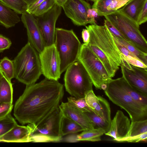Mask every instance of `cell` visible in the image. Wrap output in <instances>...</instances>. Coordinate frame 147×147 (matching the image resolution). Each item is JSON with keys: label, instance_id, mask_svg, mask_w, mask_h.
<instances>
[{"label": "cell", "instance_id": "ba28073f", "mask_svg": "<svg viewBox=\"0 0 147 147\" xmlns=\"http://www.w3.org/2000/svg\"><path fill=\"white\" fill-rule=\"evenodd\" d=\"M78 60L84 66L96 88L105 90L112 78L102 62L87 45L82 44Z\"/></svg>", "mask_w": 147, "mask_h": 147}, {"label": "cell", "instance_id": "d4e9b609", "mask_svg": "<svg viewBox=\"0 0 147 147\" xmlns=\"http://www.w3.org/2000/svg\"><path fill=\"white\" fill-rule=\"evenodd\" d=\"M84 130V129L79 125L62 116L61 123V131L62 136L67 134L78 133Z\"/></svg>", "mask_w": 147, "mask_h": 147}, {"label": "cell", "instance_id": "d6986e66", "mask_svg": "<svg viewBox=\"0 0 147 147\" xmlns=\"http://www.w3.org/2000/svg\"><path fill=\"white\" fill-rule=\"evenodd\" d=\"M130 0H100L94 2L92 7L98 10V16L109 14L123 7Z\"/></svg>", "mask_w": 147, "mask_h": 147}, {"label": "cell", "instance_id": "484cf974", "mask_svg": "<svg viewBox=\"0 0 147 147\" xmlns=\"http://www.w3.org/2000/svg\"><path fill=\"white\" fill-rule=\"evenodd\" d=\"M147 133V119L131 122L127 137H131Z\"/></svg>", "mask_w": 147, "mask_h": 147}, {"label": "cell", "instance_id": "9c48e42d", "mask_svg": "<svg viewBox=\"0 0 147 147\" xmlns=\"http://www.w3.org/2000/svg\"><path fill=\"white\" fill-rule=\"evenodd\" d=\"M62 115L59 107L36 125L32 124L30 142L57 141L62 137L61 123Z\"/></svg>", "mask_w": 147, "mask_h": 147}, {"label": "cell", "instance_id": "7402d4cb", "mask_svg": "<svg viewBox=\"0 0 147 147\" xmlns=\"http://www.w3.org/2000/svg\"><path fill=\"white\" fill-rule=\"evenodd\" d=\"M121 86L136 101L147 109V96L132 87L123 77L116 79Z\"/></svg>", "mask_w": 147, "mask_h": 147}, {"label": "cell", "instance_id": "8fae6325", "mask_svg": "<svg viewBox=\"0 0 147 147\" xmlns=\"http://www.w3.org/2000/svg\"><path fill=\"white\" fill-rule=\"evenodd\" d=\"M122 76L133 88L147 96V70L129 64L121 55Z\"/></svg>", "mask_w": 147, "mask_h": 147}, {"label": "cell", "instance_id": "4316f807", "mask_svg": "<svg viewBox=\"0 0 147 147\" xmlns=\"http://www.w3.org/2000/svg\"><path fill=\"white\" fill-rule=\"evenodd\" d=\"M0 68L4 76L9 81L15 78V72L13 61L6 57L0 60Z\"/></svg>", "mask_w": 147, "mask_h": 147}, {"label": "cell", "instance_id": "6da1fadb", "mask_svg": "<svg viewBox=\"0 0 147 147\" xmlns=\"http://www.w3.org/2000/svg\"><path fill=\"white\" fill-rule=\"evenodd\" d=\"M64 94L63 85L48 79L26 86L16 102L13 115L22 125H36L58 107Z\"/></svg>", "mask_w": 147, "mask_h": 147}, {"label": "cell", "instance_id": "8992f818", "mask_svg": "<svg viewBox=\"0 0 147 147\" xmlns=\"http://www.w3.org/2000/svg\"><path fill=\"white\" fill-rule=\"evenodd\" d=\"M66 91L77 98H84L92 90L91 79L82 63L79 60L69 65L66 70L64 77Z\"/></svg>", "mask_w": 147, "mask_h": 147}, {"label": "cell", "instance_id": "7c38bea8", "mask_svg": "<svg viewBox=\"0 0 147 147\" xmlns=\"http://www.w3.org/2000/svg\"><path fill=\"white\" fill-rule=\"evenodd\" d=\"M62 8L55 4L47 12L36 17L46 47L55 43L56 23L61 14Z\"/></svg>", "mask_w": 147, "mask_h": 147}, {"label": "cell", "instance_id": "60d3db41", "mask_svg": "<svg viewBox=\"0 0 147 147\" xmlns=\"http://www.w3.org/2000/svg\"><path fill=\"white\" fill-rule=\"evenodd\" d=\"M82 36L84 43L87 45L89 41L90 34L88 30L87 29H84L82 30Z\"/></svg>", "mask_w": 147, "mask_h": 147}, {"label": "cell", "instance_id": "3957f363", "mask_svg": "<svg viewBox=\"0 0 147 147\" xmlns=\"http://www.w3.org/2000/svg\"><path fill=\"white\" fill-rule=\"evenodd\" d=\"M15 78L26 86L35 83L42 74L39 53L28 42L14 58Z\"/></svg>", "mask_w": 147, "mask_h": 147}, {"label": "cell", "instance_id": "4fadbf2b", "mask_svg": "<svg viewBox=\"0 0 147 147\" xmlns=\"http://www.w3.org/2000/svg\"><path fill=\"white\" fill-rule=\"evenodd\" d=\"M91 7L90 4L84 0H67L62 7L66 16L74 24L79 26L88 24L87 12Z\"/></svg>", "mask_w": 147, "mask_h": 147}, {"label": "cell", "instance_id": "f1b7e54d", "mask_svg": "<svg viewBox=\"0 0 147 147\" xmlns=\"http://www.w3.org/2000/svg\"><path fill=\"white\" fill-rule=\"evenodd\" d=\"M116 37L139 60L146 65H147V53L140 51L128 41L123 39L119 38Z\"/></svg>", "mask_w": 147, "mask_h": 147}, {"label": "cell", "instance_id": "5b68a950", "mask_svg": "<svg viewBox=\"0 0 147 147\" xmlns=\"http://www.w3.org/2000/svg\"><path fill=\"white\" fill-rule=\"evenodd\" d=\"M104 92L113 103L127 112L131 122L147 119V109L134 100L121 86L116 79H112L109 81Z\"/></svg>", "mask_w": 147, "mask_h": 147}, {"label": "cell", "instance_id": "b9f144b4", "mask_svg": "<svg viewBox=\"0 0 147 147\" xmlns=\"http://www.w3.org/2000/svg\"><path fill=\"white\" fill-rule=\"evenodd\" d=\"M55 4L62 7L67 0H54Z\"/></svg>", "mask_w": 147, "mask_h": 147}, {"label": "cell", "instance_id": "f35d334b", "mask_svg": "<svg viewBox=\"0 0 147 147\" xmlns=\"http://www.w3.org/2000/svg\"><path fill=\"white\" fill-rule=\"evenodd\" d=\"M147 20V1L146 2L140 13L137 21V23L140 26L146 22Z\"/></svg>", "mask_w": 147, "mask_h": 147}, {"label": "cell", "instance_id": "e575fe53", "mask_svg": "<svg viewBox=\"0 0 147 147\" xmlns=\"http://www.w3.org/2000/svg\"><path fill=\"white\" fill-rule=\"evenodd\" d=\"M104 25L106 26L113 36L118 38L123 39L127 41L119 30L108 20L106 19L104 20Z\"/></svg>", "mask_w": 147, "mask_h": 147}, {"label": "cell", "instance_id": "8d00e7d4", "mask_svg": "<svg viewBox=\"0 0 147 147\" xmlns=\"http://www.w3.org/2000/svg\"><path fill=\"white\" fill-rule=\"evenodd\" d=\"M87 16L88 24H92L96 23L95 18L98 16L97 9L93 7L89 9L87 11Z\"/></svg>", "mask_w": 147, "mask_h": 147}, {"label": "cell", "instance_id": "52a82bcc", "mask_svg": "<svg viewBox=\"0 0 147 147\" xmlns=\"http://www.w3.org/2000/svg\"><path fill=\"white\" fill-rule=\"evenodd\" d=\"M123 35L127 40L142 51L147 53V42L137 22L119 9L104 16Z\"/></svg>", "mask_w": 147, "mask_h": 147}, {"label": "cell", "instance_id": "30bf717a", "mask_svg": "<svg viewBox=\"0 0 147 147\" xmlns=\"http://www.w3.org/2000/svg\"><path fill=\"white\" fill-rule=\"evenodd\" d=\"M39 55L42 74L48 79L58 81L61 74L60 60L55 44L46 47Z\"/></svg>", "mask_w": 147, "mask_h": 147}, {"label": "cell", "instance_id": "f546056e", "mask_svg": "<svg viewBox=\"0 0 147 147\" xmlns=\"http://www.w3.org/2000/svg\"><path fill=\"white\" fill-rule=\"evenodd\" d=\"M17 124L10 113L0 119V138L9 131Z\"/></svg>", "mask_w": 147, "mask_h": 147}, {"label": "cell", "instance_id": "4dcf8cb0", "mask_svg": "<svg viewBox=\"0 0 147 147\" xmlns=\"http://www.w3.org/2000/svg\"><path fill=\"white\" fill-rule=\"evenodd\" d=\"M94 126V128H101L107 132L109 130L110 123L92 111L84 112Z\"/></svg>", "mask_w": 147, "mask_h": 147}, {"label": "cell", "instance_id": "bcb514c9", "mask_svg": "<svg viewBox=\"0 0 147 147\" xmlns=\"http://www.w3.org/2000/svg\"><path fill=\"white\" fill-rule=\"evenodd\" d=\"M99 0H96V1H99Z\"/></svg>", "mask_w": 147, "mask_h": 147}, {"label": "cell", "instance_id": "ac0fdd59", "mask_svg": "<svg viewBox=\"0 0 147 147\" xmlns=\"http://www.w3.org/2000/svg\"><path fill=\"white\" fill-rule=\"evenodd\" d=\"M32 124L21 126L17 123L9 131L0 138V142H30Z\"/></svg>", "mask_w": 147, "mask_h": 147}, {"label": "cell", "instance_id": "74e56055", "mask_svg": "<svg viewBox=\"0 0 147 147\" xmlns=\"http://www.w3.org/2000/svg\"><path fill=\"white\" fill-rule=\"evenodd\" d=\"M12 44L11 40L0 34V53L9 49Z\"/></svg>", "mask_w": 147, "mask_h": 147}, {"label": "cell", "instance_id": "cb8c5ba5", "mask_svg": "<svg viewBox=\"0 0 147 147\" xmlns=\"http://www.w3.org/2000/svg\"><path fill=\"white\" fill-rule=\"evenodd\" d=\"M106 133V131L101 128L85 130L77 135L76 140L80 141H99L101 140V136Z\"/></svg>", "mask_w": 147, "mask_h": 147}, {"label": "cell", "instance_id": "836d02e7", "mask_svg": "<svg viewBox=\"0 0 147 147\" xmlns=\"http://www.w3.org/2000/svg\"><path fill=\"white\" fill-rule=\"evenodd\" d=\"M147 133L137 136L131 137H127L117 141L118 142H146Z\"/></svg>", "mask_w": 147, "mask_h": 147}, {"label": "cell", "instance_id": "e0dca14e", "mask_svg": "<svg viewBox=\"0 0 147 147\" xmlns=\"http://www.w3.org/2000/svg\"><path fill=\"white\" fill-rule=\"evenodd\" d=\"M63 116L80 125L84 130L94 128V126L84 112L76 108L68 102H62L59 106Z\"/></svg>", "mask_w": 147, "mask_h": 147}, {"label": "cell", "instance_id": "277c9868", "mask_svg": "<svg viewBox=\"0 0 147 147\" xmlns=\"http://www.w3.org/2000/svg\"><path fill=\"white\" fill-rule=\"evenodd\" d=\"M54 44L60 58L62 74L78 60L82 44L73 30L56 28Z\"/></svg>", "mask_w": 147, "mask_h": 147}, {"label": "cell", "instance_id": "1f68e13d", "mask_svg": "<svg viewBox=\"0 0 147 147\" xmlns=\"http://www.w3.org/2000/svg\"><path fill=\"white\" fill-rule=\"evenodd\" d=\"M67 100L72 105L84 112L92 111L87 105L85 97L77 98L71 96L67 98Z\"/></svg>", "mask_w": 147, "mask_h": 147}, {"label": "cell", "instance_id": "7bdbcfd3", "mask_svg": "<svg viewBox=\"0 0 147 147\" xmlns=\"http://www.w3.org/2000/svg\"><path fill=\"white\" fill-rule=\"evenodd\" d=\"M28 5V7L37 0H23Z\"/></svg>", "mask_w": 147, "mask_h": 147}, {"label": "cell", "instance_id": "ffe728a7", "mask_svg": "<svg viewBox=\"0 0 147 147\" xmlns=\"http://www.w3.org/2000/svg\"><path fill=\"white\" fill-rule=\"evenodd\" d=\"M20 21L18 13L0 1V23L9 28L14 26Z\"/></svg>", "mask_w": 147, "mask_h": 147}, {"label": "cell", "instance_id": "603a6c76", "mask_svg": "<svg viewBox=\"0 0 147 147\" xmlns=\"http://www.w3.org/2000/svg\"><path fill=\"white\" fill-rule=\"evenodd\" d=\"M13 88L11 81L4 76L0 79V103H12Z\"/></svg>", "mask_w": 147, "mask_h": 147}, {"label": "cell", "instance_id": "ee69618b", "mask_svg": "<svg viewBox=\"0 0 147 147\" xmlns=\"http://www.w3.org/2000/svg\"><path fill=\"white\" fill-rule=\"evenodd\" d=\"M3 76V74L0 68V79Z\"/></svg>", "mask_w": 147, "mask_h": 147}, {"label": "cell", "instance_id": "f6af8a7d", "mask_svg": "<svg viewBox=\"0 0 147 147\" xmlns=\"http://www.w3.org/2000/svg\"><path fill=\"white\" fill-rule=\"evenodd\" d=\"M87 0L92 1L94 3L96 1V0Z\"/></svg>", "mask_w": 147, "mask_h": 147}, {"label": "cell", "instance_id": "2e32d148", "mask_svg": "<svg viewBox=\"0 0 147 147\" xmlns=\"http://www.w3.org/2000/svg\"><path fill=\"white\" fill-rule=\"evenodd\" d=\"M85 98L92 111L110 123L111 121V109L107 101L101 96H96L93 90L86 94Z\"/></svg>", "mask_w": 147, "mask_h": 147}, {"label": "cell", "instance_id": "9a60e30c", "mask_svg": "<svg viewBox=\"0 0 147 147\" xmlns=\"http://www.w3.org/2000/svg\"><path fill=\"white\" fill-rule=\"evenodd\" d=\"M130 123L128 117L122 111L118 110L111 121L109 130L105 134L113 138L117 142L127 137Z\"/></svg>", "mask_w": 147, "mask_h": 147}, {"label": "cell", "instance_id": "7a4b0ae2", "mask_svg": "<svg viewBox=\"0 0 147 147\" xmlns=\"http://www.w3.org/2000/svg\"><path fill=\"white\" fill-rule=\"evenodd\" d=\"M90 34L87 45L102 62L109 76H115L121 63V53L106 26L96 23L86 26Z\"/></svg>", "mask_w": 147, "mask_h": 147}, {"label": "cell", "instance_id": "ab89813d", "mask_svg": "<svg viewBox=\"0 0 147 147\" xmlns=\"http://www.w3.org/2000/svg\"><path fill=\"white\" fill-rule=\"evenodd\" d=\"M45 0H37L28 7L26 12L32 14L37 7Z\"/></svg>", "mask_w": 147, "mask_h": 147}, {"label": "cell", "instance_id": "44dd1931", "mask_svg": "<svg viewBox=\"0 0 147 147\" xmlns=\"http://www.w3.org/2000/svg\"><path fill=\"white\" fill-rule=\"evenodd\" d=\"M147 0H130L119 9L137 22L139 15Z\"/></svg>", "mask_w": 147, "mask_h": 147}, {"label": "cell", "instance_id": "d590c367", "mask_svg": "<svg viewBox=\"0 0 147 147\" xmlns=\"http://www.w3.org/2000/svg\"><path fill=\"white\" fill-rule=\"evenodd\" d=\"M13 107L12 103H0V119L11 113Z\"/></svg>", "mask_w": 147, "mask_h": 147}, {"label": "cell", "instance_id": "d6a6232c", "mask_svg": "<svg viewBox=\"0 0 147 147\" xmlns=\"http://www.w3.org/2000/svg\"><path fill=\"white\" fill-rule=\"evenodd\" d=\"M55 4L54 0H45L37 7L32 14L35 17L42 15L49 11Z\"/></svg>", "mask_w": 147, "mask_h": 147}, {"label": "cell", "instance_id": "5bb4252c", "mask_svg": "<svg viewBox=\"0 0 147 147\" xmlns=\"http://www.w3.org/2000/svg\"><path fill=\"white\" fill-rule=\"evenodd\" d=\"M21 19L26 29L28 42L39 53H40L46 46L36 18L26 12L22 14Z\"/></svg>", "mask_w": 147, "mask_h": 147}, {"label": "cell", "instance_id": "83f0119b", "mask_svg": "<svg viewBox=\"0 0 147 147\" xmlns=\"http://www.w3.org/2000/svg\"><path fill=\"white\" fill-rule=\"evenodd\" d=\"M7 6L18 14H22L26 12L28 8L23 0H0Z\"/></svg>", "mask_w": 147, "mask_h": 147}]
</instances>
